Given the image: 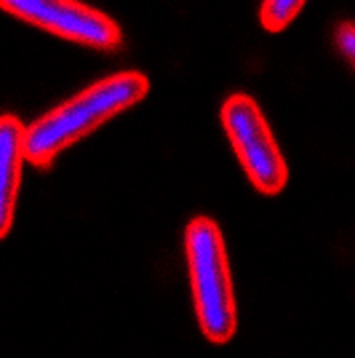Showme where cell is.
I'll return each mask as SVG.
<instances>
[{
  "label": "cell",
  "instance_id": "6da1fadb",
  "mask_svg": "<svg viewBox=\"0 0 355 358\" xmlns=\"http://www.w3.org/2000/svg\"><path fill=\"white\" fill-rule=\"evenodd\" d=\"M150 91L147 75L126 70L91 83L64 105L24 126V158L38 169L51 166L64 150L89 136L110 118L142 102Z\"/></svg>",
  "mask_w": 355,
  "mask_h": 358
},
{
  "label": "cell",
  "instance_id": "7a4b0ae2",
  "mask_svg": "<svg viewBox=\"0 0 355 358\" xmlns=\"http://www.w3.org/2000/svg\"><path fill=\"white\" fill-rule=\"evenodd\" d=\"M184 254L203 337L214 345L230 343L238 329V305L219 224L211 217L190 220L184 230Z\"/></svg>",
  "mask_w": 355,
  "mask_h": 358
},
{
  "label": "cell",
  "instance_id": "3957f363",
  "mask_svg": "<svg viewBox=\"0 0 355 358\" xmlns=\"http://www.w3.org/2000/svg\"><path fill=\"white\" fill-rule=\"evenodd\" d=\"M222 126L249 182L265 195L281 193L289 182V166L262 107L249 94H233L222 105Z\"/></svg>",
  "mask_w": 355,
  "mask_h": 358
},
{
  "label": "cell",
  "instance_id": "277c9868",
  "mask_svg": "<svg viewBox=\"0 0 355 358\" xmlns=\"http://www.w3.org/2000/svg\"><path fill=\"white\" fill-rule=\"evenodd\" d=\"M0 8L64 41L113 51L123 43L118 22L80 0H0Z\"/></svg>",
  "mask_w": 355,
  "mask_h": 358
},
{
  "label": "cell",
  "instance_id": "5b68a950",
  "mask_svg": "<svg viewBox=\"0 0 355 358\" xmlns=\"http://www.w3.org/2000/svg\"><path fill=\"white\" fill-rule=\"evenodd\" d=\"M24 161V123L16 115H0V241L14 224Z\"/></svg>",
  "mask_w": 355,
  "mask_h": 358
},
{
  "label": "cell",
  "instance_id": "8992f818",
  "mask_svg": "<svg viewBox=\"0 0 355 358\" xmlns=\"http://www.w3.org/2000/svg\"><path fill=\"white\" fill-rule=\"evenodd\" d=\"M305 3L307 0H262V8H259L262 27L267 32L286 30L296 19V14L305 8Z\"/></svg>",
  "mask_w": 355,
  "mask_h": 358
},
{
  "label": "cell",
  "instance_id": "52a82bcc",
  "mask_svg": "<svg viewBox=\"0 0 355 358\" xmlns=\"http://www.w3.org/2000/svg\"><path fill=\"white\" fill-rule=\"evenodd\" d=\"M342 48H345L347 57H353V27L350 24L342 27Z\"/></svg>",
  "mask_w": 355,
  "mask_h": 358
}]
</instances>
